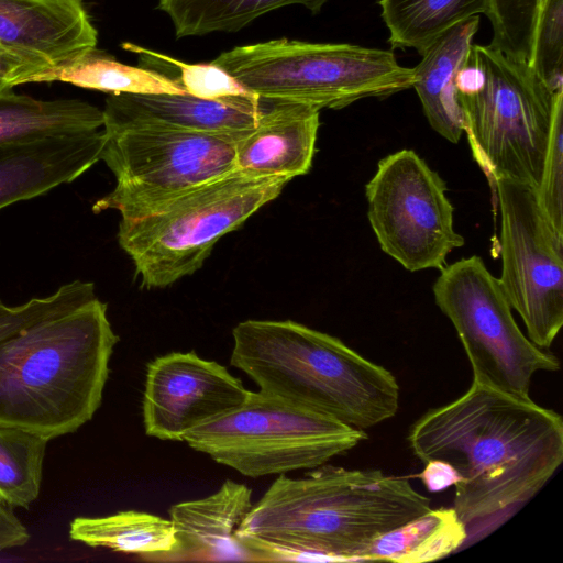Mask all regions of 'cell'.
Returning <instances> with one entry per match:
<instances>
[{"mask_svg":"<svg viewBox=\"0 0 563 563\" xmlns=\"http://www.w3.org/2000/svg\"><path fill=\"white\" fill-rule=\"evenodd\" d=\"M69 537L91 548H107L159 561H165L177 548L170 519L137 510L76 517L70 522Z\"/></svg>","mask_w":563,"mask_h":563,"instance_id":"obj_21","label":"cell"},{"mask_svg":"<svg viewBox=\"0 0 563 563\" xmlns=\"http://www.w3.org/2000/svg\"><path fill=\"white\" fill-rule=\"evenodd\" d=\"M290 180L233 169L145 216L121 219L118 242L142 287H168L198 271L223 235L276 199Z\"/></svg>","mask_w":563,"mask_h":563,"instance_id":"obj_6","label":"cell"},{"mask_svg":"<svg viewBox=\"0 0 563 563\" xmlns=\"http://www.w3.org/2000/svg\"><path fill=\"white\" fill-rule=\"evenodd\" d=\"M424 464L426 467L417 475V477L422 481L429 492H441L460 482L459 474L449 463L440 460H432Z\"/></svg>","mask_w":563,"mask_h":563,"instance_id":"obj_33","label":"cell"},{"mask_svg":"<svg viewBox=\"0 0 563 563\" xmlns=\"http://www.w3.org/2000/svg\"><path fill=\"white\" fill-rule=\"evenodd\" d=\"M467 537V527L453 507L430 508L377 537L363 552L361 560L431 562L455 552L465 543Z\"/></svg>","mask_w":563,"mask_h":563,"instance_id":"obj_22","label":"cell"},{"mask_svg":"<svg viewBox=\"0 0 563 563\" xmlns=\"http://www.w3.org/2000/svg\"><path fill=\"white\" fill-rule=\"evenodd\" d=\"M119 336L97 297L0 344V424L48 440L73 433L101 405Z\"/></svg>","mask_w":563,"mask_h":563,"instance_id":"obj_3","label":"cell"},{"mask_svg":"<svg viewBox=\"0 0 563 563\" xmlns=\"http://www.w3.org/2000/svg\"><path fill=\"white\" fill-rule=\"evenodd\" d=\"M367 439L364 430L264 391L188 432L195 451L257 478L316 468Z\"/></svg>","mask_w":563,"mask_h":563,"instance_id":"obj_8","label":"cell"},{"mask_svg":"<svg viewBox=\"0 0 563 563\" xmlns=\"http://www.w3.org/2000/svg\"><path fill=\"white\" fill-rule=\"evenodd\" d=\"M45 67L43 63L0 44V95L26 84L30 76Z\"/></svg>","mask_w":563,"mask_h":563,"instance_id":"obj_31","label":"cell"},{"mask_svg":"<svg viewBox=\"0 0 563 563\" xmlns=\"http://www.w3.org/2000/svg\"><path fill=\"white\" fill-rule=\"evenodd\" d=\"M433 295L459 335L473 380L530 398L533 375L559 369L556 356L537 346L519 329L498 278L479 256L442 267Z\"/></svg>","mask_w":563,"mask_h":563,"instance_id":"obj_10","label":"cell"},{"mask_svg":"<svg viewBox=\"0 0 563 563\" xmlns=\"http://www.w3.org/2000/svg\"><path fill=\"white\" fill-rule=\"evenodd\" d=\"M103 128L0 145V209L70 183L101 159Z\"/></svg>","mask_w":563,"mask_h":563,"instance_id":"obj_16","label":"cell"},{"mask_svg":"<svg viewBox=\"0 0 563 563\" xmlns=\"http://www.w3.org/2000/svg\"><path fill=\"white\" fill-rule=\"evenodd\" d=\"M272 99L255 95L202 99L189 93H110L104 125L159 124L175 129L242 133L253 130Z\"/></svg>","mask_w":563,"mask_h":563,"instance_id":"obj_15","label":"cell"},{"mask_svg":"<svg viewBox=\"0 0 563 563\" xmlns=\"http://www.w3.org/2000/svg\"><path fill=\"white\" fill-rule=\"evenodd\" d=\"M103 111L78 99L0 95V145L103 128Z\"/></svg>","mask_w":563,"mask_h":563,"instance_id":"obj_20","label":"cell"},{"mask_svg":"<svg viewBox=\"0 0 563 563\" xmlns=\"http://www.w3.org/2000/svg\"><path fill=\"white\" fill-rule=\"evenodd\" d=\"M249 391L224 366L195 352L156 357L146 369L142 402L145 433L184 441L195 428L241 405Z\"/></svg>","mask_w":563,"mask_h":563,"instance_id":"obj_13","label":"cell"},{"mask_svg":"<svg viewBox=\"0 0 563 563\" xmlns=\"http://www.w3.org/2000/svg\"><path fill=\"white\" fill-rule=\"evenodd\" d=\"M232 336L230 364L261 391L361 430L398 411L396 377L335 336L291 320H245Z\"/></svg>","mask_w":563,"mask_h":563,"instance_id":"obj_4","label":"cell"},{"mask_svg":"<svg viewBox=\"0 0 563 563\" xmlns=\"http://www.w3.org/2000/svg\"><path fill=\"white\" fill-rule=\"evenodd\" d=\"M48 441L33 431L0 424V501L13 509L36 500Z\"/></svg>","mask_w":563,"mask_h":563,"instance_id":"obj_26","label":"cell"},{"mask_svg":"<svg viewBox=\"0 0 563 563\" xmlns=\"http://www.w3.org/2000/svg\"><path fill=\"white\" fill-rule=\"evenodd\" d=\"M561 89L552 90L528 63L472 44L456 96L463 132L490 188L499 179L538 187Z\"/></svg>","mask_w":563,"mask_h":563,"instance_id":"obj_5","label":"cell"},{"mask_svg":"<svg viewBox=\"0 0 563 563\" xmlns=\"http://www.w3.org/2000/svg\"><path fill=\"white\" fill-rule=\"evenodd\" d=\"M529 65L552 90L563 88V0H542Z\"/></svg>","mask_w":563,"mask_h":563,"instance_id":"obj_29","label":"cell"},{"mask_svg":"<svg viewBox=\"0 0 563 563\" xmlns=\"http://www.w3.org/2000/svg\"><path fill=\"white\" fill-rule=\"evenodd\" d=\"M541 3L542 0H488L485 15L493 30L489 45L529 64Z\"/></svg>","mask_w":563,"mask_h":563,"instance_id":"obj_27","label":"cell"},{"mask_svg":"<svg viewBox=\"0 0 563 563\" xmlns=\"http://www.w3.org/2000/svg\"><path fill=\"white\" fill-rule=\"evenodd\" d=\"M407 440L421 462L454 467L460 482L453 508L466 527L530 500L563 461L560 415L476 380L455 400L422 415Z\"/></svg>","mask_w":563,"mask_h":563,"instance_id":"obj_1","label":"cell"},{"mask_svg":"<svg viewBox=\"0 0 563 563\" xmlns=\"http://www.w3.org/2000/svg\"><path fill=\"white\" fill-rule=\"evenodd\" d=\"M443 179L416 152L383 157L365 186L367 218L380 249L410 272L444 267L464 245Z\"/></svg>","mask_w":563,"mask_h":563,"instance_id":"obj_11","label":"cell"},{"mask_svg":"<svg viewBox=\"0 0 563 563\" xmlns=\"http://www.w3.org/2000/svg\"><path fill=\"white\" fill-rule=\"evenodd\" d=\"M30 540L27 528L11 507L0 501V551L22 547Z\"/></svg>","mask_w":563,"mask_h":563,"instance_id":"obj_32","label":"cell"},{"mask_svg":"<svg viewBox=\"0 0 563 563\" xmlns=\"http://www.w3.org/2000/svg\"><path fill=\"white\" fill-rule=\"evenodd\" d=\"M242 133H216L159 124L104 125L101 159L113 173L112 191L92 206L121 219L145 216L186 191L234 169Z\"/></svg>","mask_w":563,"mask_h":563,"instance_id":"obj_9","label":"cell"},{"mask_svg":"<svg viewBox=\"0 0 563 563\" xmlns=\"http://www.w3.org/2000/svg\"><path fill=\"white\" fill-rule=\"evenodd\" d=\"M534 190L544 214L563 233V89L556 96L542 174Z\"/></svg>","mask_w":563,"mask_h":563,"instance_id":"obj_30","label":"cell"},{"mask_svg":"<svg viewBox=\"0 0 563 563\" xmlns=\"http://www.w3.org/2000/svg\"><path fill=\"white\" fill-rule=\"evenodd\" d=\"M246 91L265 99L341 109L411 88L412 68L390 51L286 38L236 46L212 62Z\"/></svg>","mask_w":563,"mask_h":563,"instance_id":"obj_7","label":"cell"},{"mask_svg":"<svg viewBox=\"0 0 563 563\" xmlns=\"http://www.w3.org/2000/svg\"><path fill=\"white\" fill-rule=\"evenodd\" d=\"M393 48L419 54L440 34L468 18L486 13L488 0H379Z\"/></svg>","mask_w":563,"mask_h":563,"instance_id":"obj_24","label":"cell"},{"mask_svg":"<svg viewBox=\"0 0 563 563\" xmlns=\"http://www.w3.org/2000/svg\"><path fill=\"white\" fill-rule=\"evenodd\" d=\"M53 81L109 93H187L174 79L141 66L124 65L96 47L70 64L41 69L26 84Z\"/></svg>","mask_w":563,"mask_h":563,"instance_id":"obj_23","label":"cell"},{"mask_svg":"<svg viewBox=\"0 0 563 563\" xmlns=\"http://www.w3.org/2000/svg\"><path fill=\"white\" fill-rule=\"evenodd\" d=\"M252 490L225 481L211 495L173 505L176 550L165 561H254L236 530L252 508Z\"/></svg>","mask_w":563,"mask_h":563,"instance_id":"obj_17","label":"cell"},{"mask_svg":"<svg viewBox=\"0 0 563 563\" xmlns=\"http://www.w3.org/2000/svg\"><path fill=\"white\" fill-rule=\"evenodd\" d=\"M319 113L309 104L273 100L256 126L240 140L234 169L291 179L307 174L314 156Z\"/></svg>","mask_w":563,"mask_h":563,"instance_id":"obj_18","label":"cell"},{"mask_svg":"<svg viewBox=\"0 0 563 563\" xmlns=\"http://www.w3.org/2000/svg\"><path fill=\"white\" fill-rule=\"evenodd\" d=\"M329 0H158L157 8L170 19L177 38L213 32H235L256 18L290 4L312 13Z\"/></svg>","mask_w":563,"mask_h":563,"instance_id":"obj_25","label":"cell"},{"mask_svg":"<svg viewBox=\"0 0 563 563\" xmlns=\"http://www.w3.org/2000/svg\"><path fill=\"white\" fill-rule=\"evenodd\" d=\"M492 191L501 216L498 282L529 340L548 350L563 324V233L544 214L533 187L499 179Z\"/></svg>","mask_w":563,"mask_h":563,"instance_id":"obj_12","label":"cell"},{"mask_svg":"<svg viewBox=\"0 0 563 563\" xmlns=\"http://www.w3.org/2000/svg\"><path fill=\"white\" fill-rule=\"evenodd\" d=\"M95 298L92 283L74 280L53 295L33 298L19 306H8L0 300V344L43 319L70 311Z\"/></svg>","mask_w":563,"mask_h":563,"instance_id":"obj_28","label":"cell"},{"mask_svg":"<svg viewBox=\"0 0 563 563\" xmlns=\"http://www.w3.org/2000/svg\"><path fill=\"white\" fill-rule=\"evenodd\" d=\"M478 25V15L453 25L421 52V60L412 68L411 87L417 91L429 124L452 143H457L463 133L457 79L466 65Z\"/></svg>","mask_w":563,"mask_h":563,"instance_id":"obj_19","label":"cell"},{"mask_svg":"<svg viewBox=\"0 0 563 563\" xmlns=\"http://www.w3.org/2000/svg\"><path fill=\"white\" fill-rule=\"evenodd\" d=\"M430 505L405 477L323 464L301 478L280 474L236 536L257 562L360 561L377 537Z\"/></svg>","mask_w":563,"mask_h":563,"instance_id":"obj_2","label":"cell"},{"mask_svg":"<svg viewBox=\"0 0 563 563\" xmlns=\"http://www.w3.org/2000/svg\"><path fill=\"white\" fill-rule=\"evenodd\" d=\"M97 35L81 0H0V44L47 67L77 60Z\"/></svg>","mask_w":563,"mask_h":563,"instance_id":"obj_14","label":"cell"}]
</instances>
